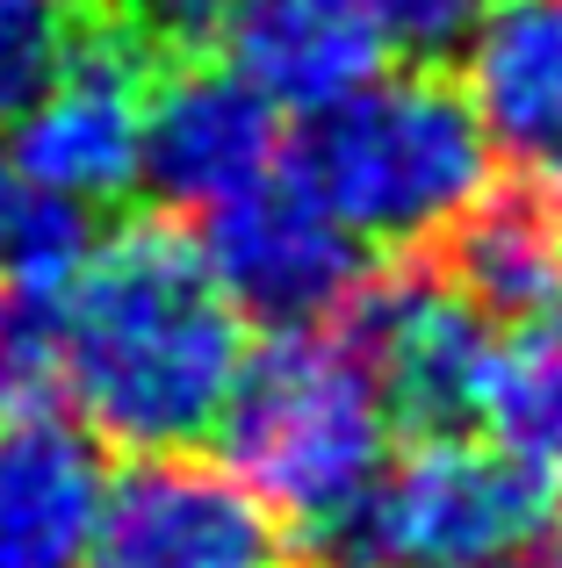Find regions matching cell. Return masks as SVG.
<instances>
[{
	"label": "cell",
	"instance_id": "ba28073f",
	"mask_svg": "<svg viewBox=\"0 0 562 568\" xmlns=\"http://www.w3.org/2000/svg\"><path fill=\"white\" fill-rule=\"evenodd\" d=\"M80 568H295V547L231 468L138 454L101 497Z\"/></svg>",
	"mask_w": 562,
	"mask_h": 568
},
{
	"label": "cell",
	"instance_id": "e0dca14e",
	"mask_svg": "<svg viewBox=\"0 0 562 568\" xmlns=\"http://www.w3.org/2000/svg\"><path fill=\"white\" fill-rule=\"evenodd\" d=\"M58 388V295L0 281V410H37Z\"/></svg>",
	"mask_w": 562,
	"mask_h": 568
},
{
	"label": "cell",
	"instance_id": "7c38bea8",
	"mask_svg": "<svg viewBox=\"0 0 562 568\" xmlns=\"http://www.w3.org/2000/svg\"><path fill=\"white\" fill-rule=\"evenodd\" d=\"M231 58L274 109H332L353 87H368L390 58L361 0H239L224 22Z\"/></svg>",
	"mask_w": 562,
	"mask_h": 568
},
{
	"label": "cell",
	"instance_id": "2e32d148",
	"mask_svg": "<svg viewBox=\"0 0 562 568\" xmlns=\"http://www.w3.org/2000/svg\"><path fill=\"white\" fill-rule=\"evenodd\" d=\"M87 0H0V130L51 87Z\"/></svg>",
	"mask_w": 562,
	"mask_h": 568
},
{
	"label": "cell",
	"instance_id": "d6986e66",
	"mask_svg": "<svg viewBox=\"0 0 562 568\" xmlns=\"http://www.w3.org/2000/svg\"><path fill=\"white\" fill-rule=\"evenodd\" d=\"M94 8L116 29H130L159 65H181V58H210L239 0H94Z\"/></svg>",
	"mask_w": 562,
	"mask_h": 568
},
{
	"label": "cell",
	"instance_id": "ac0fdd59",
	"mask_svg": "<svg viewBox=\"0 0 562 568\" xmlns=\"http://www.w3.org/2000/svg\"><path fill=\"white\" fill-rule=\"evenodd\" d=\"M361 8L375 22V37L390 51H404L411 65H448L454 51H469L491 0H361Z\"/></svg>",
	"mask_w": 562,
	"mask_h": 568
},
{
	"label": "cell",
	"instance_id": "3957f363",
	"mask_svg": "<svg viewBox=\"0 0 562 568\" xmlns=\"http://www.w3.org/2000/svg\"><path fill=\"white\" fill-rule=\"evenodd\" d=\"M217 432H224L231 475L303 532L332 526L390 454L382 388L339 317L274 332L260 353H245Z\"/></svg>",
	"mask_w": 562,
	"mask_h": 568
},
{
	"label": "cell",
	"instance_id": "6da1fadb",
	"mask_svg": "<svg viewBox=\"0 0 562 568\" xmlns=\"http://www.w3.org/2000/svg\"><path fill=\"white\" fill-rule=\"evenodd\" d=\"M245 367V332L210 281L195 237L173 223H123L58 288V388L87 432L130 454H181L217 432Z\"/></svg>",
	"mask_w": 562,
	"mask_h": 568
},
{
	"label": "cell",
	"instance_id": "52a82bcc",
	"mask_svg": "<svg viewBox=\"0 0 562 568\" xmlns=\"http://www.w3.org/2000/svg\"><path fill=\"white\" fill-rule=\"evenodd\" d=\"M195 252L224 288V303L274 332L332 324L368 281V245L324 216L295 173H268L245 194L217 202Z\"/></svg>",
	"mask_w": 562,
	"mask_h": 568
},
{
	"label": "cell",
	"instance_id": "30bf717a",
	"mask_svg": "<svg viewBox=\"0 0 562 568\" xmlns=\"http://www.w3.org/2000/svg\"><path fill=\"white\" fill-rule=\"evenodd\" d=\"M109 468L101 439L51 403L0 410V568H80Z\"/></svg>",
	"mask_w": 562,
	"mask_h": 568
},
{
	"label": "cell",
	"instance_id": "9a60e30c",
	"mask_svg": "<svg viewBox=\"0 0 562 568\" xmlns=\"http://www.w3.org/2000/svg\"><path fill=\"white\" fill-rule=\"evenodd\" d=\"M94 216L87 202L29 181L8 152H0V281L29 295H58L94 252Z\"/></svg>",
	"mask_w": 562,
	"mask_h": 568
},
{
	"label": "cell",
	"instance_id": "7a4b0ae2",
	"mask_svg": "<svg viewBox=\"0 0 562 568\" xmlns=\"http://www.w3.org/2000/svg\"><path fill=\"white\" fill-rule=\"evenodd\" d=\"M289 173L361 245L425 252L491 187V144L448 72L411 65L310 115Z\"/></svg>",
	"mask_w": 562,
	"mask_h": 568
},
{
	"label": "cell",
	"instance_id": "8992f818",
	"mask_svg": "<svg viewBox=\"0 0 562 568\" xmlns=\"http://www.w3.org/2000/svg\"><path fill=\"white\" fill-rule=\"evenodd\" d=\"M339 324L361 346L390 425H411L419 439H433V432H462L483 417L498 332L433 266H397V274L361 281Z\"/></svg>",
	"mask_w": 562,
	"mask_h": 568
},
{
	"label": "cell",
	"instance_id": "5bb4252c",
	"mask_svg": "<svg viewBox=\"0 0 562 568\" xmlns=\"http://www.w3.org/2000/svg\"><path fill=\"white\" fill-rule=\"evenodd\" d=\"M483 425L498 432L512 460H526L562 497V303L520 317V332L498 338Z\"/></svg>",
	"mask_w": 562,
	"mask_h": 568
},
{
	"label": "cell",
	"instance_id": "277c9868",
	"mask_svg": "<svg viewBox=\"0 0 562 568\" xmlns=\"http://www.w3.org/2000/svg\"><path fill=\"white\" fill-rule=\"evenodd\" d=\"M555 526V489L526 460L433 432L310 532V568H526Z\"/></svg>",
	"mask_w": 562,
	"mask_h": 568
},
{
	"label": "cell",
	"instance_id": "8fae6325",
	"mask_svg": "<svg viewBox=\"0 0 562 568\" xmlns=\"http://www.w3.org/2000/svg\"><path fill=\"white\" fill-rule=\"evenodd\" d=\"M469 115L526 181L562 187V0H491L469 37Z\"/></svg>",
	"mask_w": 562,
	"mask_h": 568
},
{
	"label": "cell",
	"instance_id": "4fadbf2b",
	"mask_svg": "<svg viewBox=\"0 0 562 568\" xmlns=\"http://www.w3.org/2000/svg\"><path fill=\"white\" fill-rule=\"evenodd\" d=\"M433 274L462 288L483 317H534L562 303V187L526 173L483 187L433 237Z\"/></svg>",
	"mask_w": 562,
	"mask_h": 568
},
{
	"label": "cell",
	"instance_id": "5b68a950",
	"mask_svg": "<svg viewBox=\"0 0 562 568\" xmlns=\"http://www.w3.org/2000/svg\"><path fill=\"white\" fill-rule=\"evenodd\" d=\"M159 58L130 29L87 0L51 87L14 115L8 159L29 181L72 194V202H123L138 187V138H144V101H152Z\"/></svg>",
	"mask_w": 562,
	"mask_h": 568
},
{
	"label": "cell",
	"instance_id": "ffe728a7",
	"mask_svg": "<svg viewBox=\"0 0 562 568\" xmlns=\"http://www.w3.org/2000/svg\"><path fill=\"white\" fill-rule=\"evenodd\" d=\"M526 568H562V526L549 532V540H541V555H534V561H526Z\"/></svg>",
	"mask_w": 562,
	"mask_h": 568
},
{
	"label": "cell",
	"instance_id": "9c48e42d",
	"mask_svg": "<svg viewBox=\"0 0 562 568\" xmlns=\"http://www.w3.org/2000/svg\"><path fill=\"white\" fill-rule=\"evenodd\" d=\"M281 159V109L245 72H224L210 58L159 65L144 101L138 181L167 209H217L253 181H268Z\"/></svg>",
	"mask_w": 562,
	"mask_h": 568
}]
</instances>
